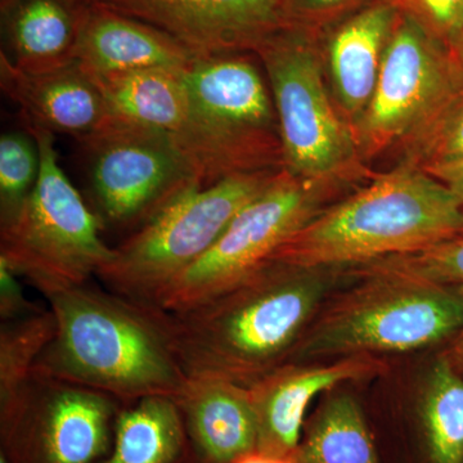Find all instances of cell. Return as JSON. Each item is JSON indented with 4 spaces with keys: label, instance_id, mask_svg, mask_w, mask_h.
<instances>
[{
    "label": "cell",
    "instance_id": "1",
    "mask_svg": "<svg viewBox=\"0 0 463 463\" xmlns=\"http://www.w3.org/2000/svg\"><path fill=\"white\" fill-rule=\"evenodd\" d=\"M332 270L267 261L199 306L165 312L188 379L250 388L285 364L336 281Z\"/></svg>",
    "mask_w": 463,
    "mask_h": 463
},
{
    "label": "cell",
    "instance_id": "2",
    "mask_svg": "<svg viewBox=\"0 0 463 463\" xmlns=\"http://www.w3.org/2000/svg\"><path fill=\"white\" fill-rule=\"evenodd\" d=\"M56 334L33 373L111 395L123 404L181 397L188 376L164 310L85 285L47 297Z\"/></svg>",
    "mask_w": 463,
    "mask_h": 463
},
{
    "label": "cell",
    "instance_id": "3",
    "mask_svg": "<svg viewBox=\"0 0 463 463\" xmlns=\"http://www.w3.org/2000/svg\"><path fill=\"white\" fill-rule=\"evenodd\" d=\"M463 236V209L447 185L404 161L295 232L269 261L301 268L362 265L416 254Z\"/></svg>",
    "mask_w": 463,
    "mask_h": 463
},
{
    "label": "cell",
    "instance_id": "4",
    "mask_svg": "<svg viewBox=\"0 0 463 463\" xmlns=\"http://www.w3.org/2000/svg\"><path fill=\"white\" fill-rule=\"evenodd\" d=\"M361 267V282L316 315L286 364L446 346L463 331L462 289L385 259Z\"/></svg>",
    "mask_w": 463,
    "mask_h": 463
},
{
    "label": "cell",
    "instance_id": "5",
    "mask_svg": "<svg viewBox=\"0 0 463 463\" xmlns=\"http://www.w3.org/2000/svg\"><path fill=\"white\" fill-rule=\"evenodd\" d=\"M187 123L174 137L203 185L239 174L283 169L281 132L272 91L243 53L197 57L184 71Z\"/></svg>",
    "mask_w": 463,
    "mask_h": 463
},
{
    "label": "cell",
    "instance_id": "6",
    "mask_svg": "<svg viewBox=\"0 0 463 463\" xmlns=\"http://www.w3.org/2000/svg\"><path fill=\"white\" fill-rule=\"evenodd\" d=\"M323 33L288 26L258 48L279 132L283 169L317 187L332 190L364 178L368 169L355 134L325 83Z\"/></svg>",
    "mask_w": 463,
    "mask_h": 463
},
{
    "label": "cell",
    "instance_id": "7",
    "mask_svg": "<svg viewBox=\"0 0 463 463\" xmlns=\"http://www.w3.org/2000/svg\"><path fill=\"white\" fill-rule=\"evenodd\" d=\"M39 146L41 174L16 218L0 227V261L45 298L85 285L111 260L103 224L60 165L54 134L27 124Z\"/></svg>",
    "mask_w": 463,
    "mask_h": 463
},
{
    "label": "cell",
    "instance_id": "8",
    "mask_svg": "<svg viewBox=\"0 0 463 463\" xmlns=\"http://www.w3.org/2000/svg\"><path fill=\"white\" fill-rule=\"evenodd\" d=\"M276 173L239 174L185 191L114 248L97 277L115 294L155 307L164 289L206 254Z\"/></svg>",
    "mask_w": 463,
    "mask_h": 463
},
{
    "label": "cell",
    "instance_id": "9",
    "mask_svg": "<svg viewBox=\"0 0 463 463\" xmlns=\"http://www.w3.org/2000/svg\"><path fill=\"white\" fill-rule=\"evenodd\" d=\"M79 143L103 225L141 228L185 191L203 185L190 157L164 130L111 116Z\"/></svg>",
    "mask_w": 463,
    "mask_h": 463
},
{
    "label": "cell",
    "instance_id": "10",
    "mask_svg": "<svg viewBox=\"0 0 463 463\" xmlns=\"http://www.w3.org/2000/svg\"><path fill=\"white\" fill-rule=\"evenodd\" d=\"M462 97V78L449 52L401 12L373 99L354 128L362 158L410 146Z\"/></svg>",
    "mask_w": 463,
    "mask_h": 463
},
{
    "label": "cell",
    "instance_id": "11",
    "mask_svg": "<svg viewBox=\"0 0 463 463\" xmlns=\"http://www.w3.org/2000/svg\"><path fill=\"white\" fill-rule=\"evenodd\" d=\"M330 192L279 170L267 188L234 216L206 254L164 289L155 307L183 312L245 279L322 212Z\"/></svg>",
    "mask_w": 463,
    "mask_h": 463
},
{
    "label": "cell",
    "instance_id": "12",
    "mask_svg": "<svg viewBox=\"0 0 463 463\" xmlns=\"http://www.w3.org/2000/svg\"><path fill=\"white\" fill-rule=\"evenodd\" d=\"M123 403L111 395L33 373L0 412V455L8 463H96L114 443Z\"/></svg>",
    "mask_w": 463,
    "mask_h": 463
},
{
    "label": "cell",
    "instance_id": "13",
    "mask_svg": "<svg viewBox=\"0 0 463 463\" xmlns=\"http://www.w3.org/2000/svg\"><path fill=\"white\" fill-rule=\"evenodd\" d=\"M166 33L194 58L257 52L288 27L282 0H87Z\"/></svg>",
    "mask_w": 463,
    "mask_h": 463
},
{
    "label": "cell",
    "instance_id": "14",
    "mask_svg": "<svg viewBox=\"0 0 463 463\" xmlns=\"http://www.w3.org/2000/svg\"><path fill=\"white\" fill-rule=\"evenodd\" d=\"M383 370L373 355L327 362L285 364L250 386L258 420V450L295 456L309 404L317 395L346 381L367 379Z\"/></svg>",
    "mask_w": 463,
    "mask_h": 463
},
{
    "label": "cell",
    "instance_id": "15",
    "mask_svg": "<svg viewBox=\"0 0 463 463\" xmlns=\"http://www.w3.org/2000/svg\"><path fill=\"white\" fill-rule=\"evenodd\" d=\"M0 85L20 106L27 124L74 137L79 142L111 118L99 84L78 61L50 71L26 72L2 52Z\"/></svg>",
    "mask_w": 463,
    "mask_h": 463
},
{
    "label": "cell",
    "instance_id": "16",
    "mask_svg": "<svg viewBox=\"0 0 463 463\" xmlns=\"http://www.w3.org/2000/svg\"><path fill=\"white\" fill-rule=\"evenodd\" d=\"M399 14L394 0H373L332 26L323 44L332 97L353 132L373 99Z\"/></svg>",
    "mask_w": 463,
    "mask_h": 463
},
{
    "label": "cell",
    "instance_id": "17",
    "mask_svg": "<svg viewBox=\"0 0 463 463\" xmlns=\"http://www.w3.org/2000/svg\"><path fill=\"white\" fill-rule=\"evenodd\" d=\"M194 54L161 32L99 3H84L75 61L91 75L133 70H185Z\"/></svg>",
    "mask_w": 463,
    "mask_h": 463
},
{
    "label": "cell",
    "instance_id": "18",
    "mask_svg": "<svg viewBox=\"0 0 463 463\" xmlns=\"http://www.w3.org/2000/svg\"><path fill=\"white\" fill-rule=\"evenodd\" d=\"M197 463H234L258 449V420L249 388L231 381L188 380L175 399Z\"/></svg>",
    "mask_w": 463,
    "mask_h": 463
},
{
    "label": "cell",
    "instance_id": "19",
    "mask_svg": "<svg viewBox=\"0 0 463 463\" xmlns=\"http://www.w3.org/2000/svg\"><path fill=\"white\" fill-rule=\"evenodd\" d=\"M185 70L155 67L90 75L112 118L176 137L187 123L191 109Z\"/></svg>",
    "mask_w": 463,
    "mask_h": 463
},
{
    "label": "cell",
    "instance_id": "20",
    "mask_svg": "<svg viewBox=\"0 0 463 463\" xmlns=\"http://www.w3.org/2000/svg\"><path fill=\"white\" fill-rule=\"evenodd\" d=\"M83 5L79 0H20L3 16L12 63L23 71L42 72L74 62Z\"/></svg>",
    "mask_w": 463,
    "mask_h": 463
},
{
    "label": "cell",
    "instance_id": "21",
    "mask_svg": "<svg viewBox=\"0 0 463 463\" xmlns=\"http://www.w3.org/2000/svg\"><path fill=\"white\" fill-rule=\"evenodd\" d=\"M96 463H197L175 399L149 397L124 404L111 449Z\"/></svg>",
    "mask_w": 463,
    "mask_h": 463
},
{
    "label": "cell",
    "instance_id": "22",
    "mask_svg": "<svg viewBox=\"0 0 463 463\" xmlns=\"http://www.w3.org/2000/svg\"><path fill=\"white\" fill-rule=\"evenodd\" d=\"M405 463H463V374L439 353L414 414Z\"/></svg>",
    "mask_w": 463,
    "mask_h": 463
},
{
    "label": "cell",
    "instance_id": "23",
    "mask_svg": "<svg viewBox=\"0 0 463 463\" xmlns=\"http://www.w3.org/2000/svg\"><path fill=\"white\" fill-rule=\"evenodd\" d=\"M298 463H385L373 423L353 395L326 399L304 425Z\"/></svg>",
    "mask_w": 463,
    "mask_h": 463
},
{
    "label": "cell",
    "instance_id": "24",
    "mask_svg": "<svg viewBox=\"0 0 463 463\" xmlns=\"http://www.w3.org/2000/svg\"><path fill=\"white\" fill-rule=\"evenodd\" d=\"M52 310L2 322L0 327V412L7 411L23 392L36 361L56 334Z\"/></svg>",
    "mask_w": 463,
    "mask_h": 463
},
{
    "label": "cell",
    "instance_id": "25",
    "mask_svg": "<svg viewBox=\"0 0 463 463\" xmlns=\"http://www.w3.org/2000/svg\"><path fill=\"white\" fill-rule=\"evenodd\" d=\"M39 174L41 154L32 132L3 134L0 138V227L16 218L32 196Z\"/></svg>",
    "mask_w": 463,
    "mask_h": 463
},
{
    "label": "cell",
    "instance_id": "26",
    "mask_svg": "<svg viewBox=\"0 0 463 463\" xmlns=\"http://www.w3.org/2000/svg\"><path fill=\"white\" fill-rule=\"evenodd\" d=\"M385 260L405 272L463 291V236L416 254L385 258Z\"/></svg>",
    "mask_w": 463,
    "mask_h": 463
},
{
    "label": "cell",
    "instance_id": "27",
    "mask_svg": "<svg viewBox=\"0 0 463 463\" xmlns=\"http://www.w3.org/2000/svg\"><path fill=\"white\" fill-rule=\"evenodd\" d=\"M407 148L405 161L421 167L463 157V97Z\"/></svg>",
    "mask_w": 463,
    "mask_h": 463
},
{
    "label": "cell",
    "instance_id": "28",
    "mask_svg": "<svg viewBox=\"0 0 463 463\" xmlns=\"http://www.w3.org/2000/svg\"><path fill=\"white\" fill-rule=\"evenodd\" d=\"M394 3L449 53L462 41L463 0H394Z\"/></svg>",
    "mask_w": 463,
    "mask_h": 463
},
{
    "label": "cell",
    "instance_id": "29",
    "mask_svg": "<svg viewBox=\"0 0 463 463\" xmlns=\"http://www.w3.org/2000/svg\"><path fill=\"white\" fill-rule=\"evenodd\" d=\"M373 0H282L288 26L325 33Z\"/></svg>",
    "mask_w": 463,
    "mask_h": 463
},
{
    "label": "cell",
    "instance_id": "30",
    "mask_svg": "<svg viewBox=\"0 0 463 463\" xmlns=\"http://www.w3.org/2000/svg\"><path fill=\"white\" fill-rule=\"evenodd\" d=\"M17 274L0 261V318L12 321L42 310L38 304L27 300L16 279Z\"/></svg>",
    "mask_w": 463,
    "mask_h": 463
},
{
    "label": "cell",
    "instance_id": "31",
    "mask_svg": "<svg viewBox=\"0 0 463 463\" xmlns=\"http://www.w3.org/2000/svg\"><path fill=\"white\" fill-rule=\"evenodd\" d=\"M426 172L449 188L463 209V157L423 166Z\"/></svg>",
    "mask_w": 463,
    "mask_h": 463
},
{
    "label": "cell",
    "instance_id": "32",
    "mask_svg": "<svg viewBox=\"0 0 463 463\" xmlns=\"http://www.w3.org/2000/svg\"><path fill=\"white\" fill-rule=\"evenodd\" d=\"M440 354L449 362L456 371L463 374V331L456 339H453L448 345L444 346Z\"/></svg>",
    "mask_w": 463,
    "mask_h": 463
},
{
    "label": "cell",
    "instance_id": "33",
    "mask_svg": "<svg viewBox=\"0 0 463 463\" xmlns=\"http://www.w3.org/2000/svg\"><path fill=\"white\" fill-rule=\"evenodd\" d=\"M234 463H298L295 456H276L269 453L252 450L248 455L240 457Z\"/></svg>",
    "mask_w": 463,
    "mask_h": 463
},
{
    "label": "cell",
    "instance_id": "34",
    "mask_svg": "<svg viewBox=\"0 0 463 463\" xmlns=\"http://www.w3.org/2000/svg\"><path fill=\"white\" fill-rule=\"evenodd\" d=\"M450 56H452L453 61H455L457 69H458L459 75H461L463 81V39L459 42V44L457 45L455 50L450 52Z\"/></svg>",
    "mask_w": 463,
    "mask_h": 463
},
{
    "label": "cell",
    "instance_id": "35",
    "mask_svg": "<svg viewBox=\"0 0 463 463\" xmlns=\"http://www.w3.org/2000/svg\"><path fill=\"white\" fill-rule=\"evenodd\" d=\"M20 0H0V11H2V16H5L8 12L16 7L17 3Z\"/></svg>",
    "mask_w": 463,
    "mask_h": 463
},
{
    "label": "cell",
    "instance_id": "36",
    "mask_svg": "<svg viewBox=\"0 0 463 463\" xmlns=\"http://www.w3.org/2000/svg\"><path fill=\"white\" fill-rule=\"evenodd\" d=\"M0 463H8L7 459H5V457L3 455H0Z\"/></svg>",
    "mask_w": 463,
    "mask_h": 463
},
{
    "label": "cell",
    "instance_id": "37",
    "mask_svg": "<svg viewBox=\"0 0 463 463\" xmlns=\"http://www.w3.org/2000/svg\"><path fill=\"white\" fill-rule=\"evenodd\" d=\"M79 2H84V3H87V0H79Z\"/></svg>",
    "mask_w": 463,
    "mask_h": 463
}]
</instances>
